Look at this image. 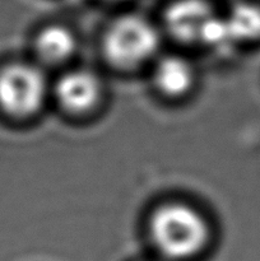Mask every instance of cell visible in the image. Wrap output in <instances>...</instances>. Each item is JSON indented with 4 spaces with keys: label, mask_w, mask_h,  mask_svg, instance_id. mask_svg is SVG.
Returning <instances> with one entry per match:
<instances>
[{
    "label": "cell",
    "mask_w": 260,
    "mask_h": 261,
    "mask_svg": "<svg viewBox=\"0 0 260 261\" xmlns=\"http://www.w3.org/2000/svg\"><path fill=\"white\" fill-rule=\"evenodd\" d=\"M152 241L163 256L186 260L198 255L209 240V226L200 212L183 203H168L149 219Z\"/></svg>",
    "instance_id": "obj_1"
},
{
    "label": "cell",
    "mask_w": 260,
    "mask_h": 261,
    "mask_svg": "<svg viewBox=\"0 0 260 261\" xmlns=\"http://www.w3.org/2000/svg\"><path fill=\"white\" fill-rule=\"evenodd\" d=\"M158 46L157 28L137 14H126L115 19L103 38L106 59L121 69L137 68L147 63L155 55Z\"/></svg>",
    "instance_id": "obj_2"
},
{
    "label": "cell",
    "mask_w": 260,
    "mask_h": 261,
    "mask_svg": "<svg viewBox=\"0 0 260 261\" xmlns=\"http://www.w3.org/2000/svg\"><path fill=\"white\" fill-rule=\"evenodd\" d=\"M48 83L38 65L14 63L0 70V109L14 117L35 115L45 103Z\"/></svg>",
    "instance_id": "obj_3"
},
{
    "label": "cell",
    "mask_w": 260,
    "mask_h": 261,
    "mask_svg": "<svg viewBox=\"0 0 260 261\" xmlns=\"http://www.w3.org/2000/svg\"><path fill=\"white\" fill-rule=\"evenodd\" d=\"M54 92L64 110L71 114H84L99 102L102 86L96 74L82 69L63 74Z\"/></svg>",
    "instance_id": "obj_4"
},
{
    "label": "cell",
    "mask_w": 260,
    "mask_h": 261,
    "mask_svg": "<svg viewBox=\"0 0 260 261\" xmlns=\"http://www.w3.org/2000/svg\"><path fill=\"white\" fill-rule=\"evenodd\" d=\"M214 18L211 5L204 0H177L166 14L168 30L183 40H201L206 25Z\"/></svg>",
    "instance_id": "obj_5"
},
{
    "label": "cell",
    "mask_w": 260,
    "mask_h": 261,
    "mask_svg": "<svg viewBox=\"0 0 260 261\" xmlns=\"http://www.w3.org/2000/svg\"><path fill=\"white\" fill-rule=\"evenodd\" d=\"M153 79L157 88L166 96L185 94L194 83V69L185 58L166 55L155 63Z\"/></svg>",
    "instance_id": "obj_6"
},
{
    "label": "cell",
    "mask_w": 260,
    "mask_h": 261,
    "mask_svg": "<svg viewBox=\"0 0 260 261\" xmlns=\"http://www.w3.org/2000/svg\"><path fill=\"white\" fill-rule=\"evenodd\" d=\"M35 50L38 59L43 63H63L70 59L75 53V36L64 25H48L38 33L35 42Z\"/></svg>",
    "instance_id": "obj_7"
},
{
    "label": "cell",
    "mask_w": 260,
    "mask_h": 261,
    "mask_svg": "<svg viewBox=\"0 0 260 261\" xmlns=\"http://www.w3.org/2000/svg\"><path fill=\"white\" fill-rule=\"evenodd\" d=\"M224 19L235 41L257 40L260 38V0L239 3Z\"/></svg>",
    "instance_id": "obj_8"
}]
</instances>
